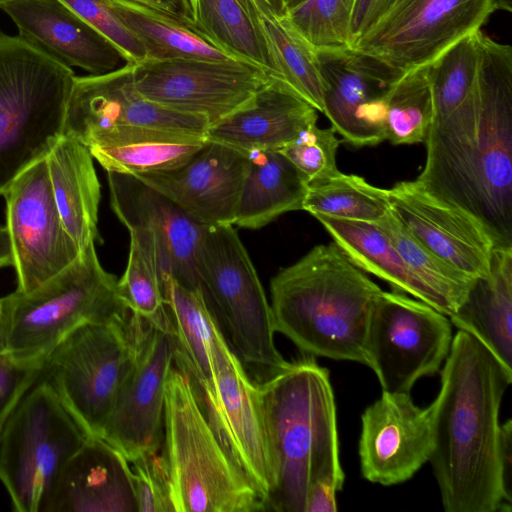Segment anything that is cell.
Masks as SVG:
<instances>
[{
    "instance_id": "1",
    "label": "cell",
    "mask_w": 512,
    "mask_h": 512,
    "mask_svg": "<svg viewBox=\"0 0 512 512\" xmlns=\"http://www.w3.org/2000/svg\"><path fill=\"white\" fill-rule=\"evenodd\" d=\"M415 179L431 195L476 217L495 247H512V48L481 34L474 92L425 139Z\"/></svg>"
},
{
    "instance_id": "2",
    "label": "cell",
    "mask_w": 512,
    "mask_h": 512,
    "mask_svg": "<svg viewBox=\"0 0 512 512\" xmlns=\"http://www.w3.org/2000/svg\"><path fill=\"white\" fill-rule=\"evenodd\" d=\"M429 458L446 512L511 511L500 463L499 411L512 382L493 353L458 330L440 370Z\"/></svg>"
},
{
    "instance_id": "3",
    "label": "cell",
    "mask_w": 512,
    "mask_h": 512,
    "mask_svg": "<svg viewBox=\"0 0 512 512\" xmlns=\"http://www.w3.org/2000/svg\"><path fill=\"white\" fill-rule=\"evenodd\" d=\"M381 291L334 242L317 245L271 279L275 331L305 355L367 365L366 332Z\"/></svg>"
},
{
    "instance_id": "4",
    "label": "cell",
    "mask_w": 512,
    "mask_h": 512,
    "mask_svg": "<svg viewBox=\"0 0 512 512\" xmlns=\"http://www.w3.org/2000/svg\"><path fill=\"white\" fill-rule=\"evenodd\" d=\"M258 384L274 470L268 511L305 512L313 483L345 478L329 372L303 354Z\"/></svg>"
},
{
    "instance_id": "5",
    "label": "cell",
    "mask_w": 512,
    "mask_h": 512,
    "mask_svg": "<svg viewBox=\"0 0 512 512\" xmlns=\"http://www.w3.org/2000/svg\"><path fill=\"white\" fill-rule=\"evenodd\" d=\"M161 454L174 512L267 511L217 437L191 378L175 365L166 381Z\"/></svg>"
},
{
    "instance_id": "6",
    "label": "cell",
    "mask_w": 512,
    "mask_h": 512,
    "mask_svg": "<svg viewBox=\"0 0 512 512\" xmlns=\"http://www.w3.org/2000/svg\"><path fill=\"white\" fill-rule=\"evenodd\" d=\"M75 77L71 67L0 30V195L63 135Z\"/></svg>"
},
{
    "instance_id": "7",
    "label": "cell",
    "mask_w": 512,
    "mask_h": 512,
    "mask_svg": "<svg viewBox=\"0 0 512 512\" xmlns=\"http://www.w3.org/2000/svg\"><path fill=\"white\" fill-rule=\"evenodd\" d=\"M118 280L99 262L89 245L64 270L28 291L0 298L6 352L17 361L43 362L71 330L106 321L129 310L118 295Z\"/></svg>"
},
{
    "instance_id": "8",
    "label": "cell",
    "mask_w": 512,
    "mask_h": 512,
    "mask_svg": "<svg viewBox=\"0 0 512 512\" xmlns=\"http://www.w3.org/2000/svg\"><path fill=\"white\" fill-rule=\"evenodd\" d=\"M195 272L198 290L244 366L262 372L263 379L285 367L271 305L233 225L206 227Z\"/></svg>"
},
{
    "instance_id": "9",
    "label": "cell",
    "mask_w": 512,
    "mask_h": 512,
    "mask_svg": "<svg viewBox=\"0 0 512 512\" xmlns=\"http://www.w3.org/2000/svg\"><path fill=\"white\" fill-rule=\"evenodd\" d=\"M143 318L85 322L45 357L42 377L89 436L101 437L137 354Z\"/></svg>"
},
{
    "instance_id": "10",
    "label": "cell",
    "mask_w": 512,
    "mask_h": 512,
    "mask_svg": "<svg viewBox=\"0 0 512 512\" xmlns=\"http://www.w3.org/2000/svg\"><path fill=\"white\" fill-rule=\"evenodd\" d=\"M88 437L40 375L0 433V480L13 509L44 512L61 469Z\"/></svg>"
},
{
    "instance_id": "11",
    "label": "cell",
    "mask_w": 512,
    "mask_h": 512,
    "mask_svg": "<svg viewBox=\"0 0 512 512\" xmlns=\"http://www.w3.org/2000/svg\"><path fill=\"white\" fill-rule=\"evenodd\" d=\"M452 339L448 316L405 293L382 290L366 332L367 366L383 392L410 393L417 380L440 372Z\"/></svg>"
},
{
    "instance_id": "12",
    "label": "cell",
    "mask_w": 512,
    "mask_h": 512,
    "mask_svg": "<svg viewBox=\"0 0 512 512\" xmlns=\"http://www.w3.org/2000/svg\"><path fill=\"white\" fill-rule=\"evenodd\" d=\"M139 93L165 108L213 125L247 106L271 78L238 59L144 60L133 64Z\"/></svg>"
},
{
    "instance_id": "13",
    "label": "cell",
    "mask_w": 512,
    "mask_h": 512,
    "mask_svg": "<svg viewBox=\"0 0 512 512\" xmlns=\"http://www.w3.org/2000/svg\"><path fill=\"white\" fill-rule=\"evenodd\" d=\"M495 11L496 0H400L353 48L405 72L480 30Z\"/></svg>"
},
{
    "instance_id": "14",
    "label": "cell",
    "mask_w": 512,
    "mask_h": 512,
    "mask_svg": "<svg viewBox=\"0 0 512 512\" xmlns=\"http://www.w3.org/2000/svg\"><path fill=\"white\" fill-rule=\"evenodd\" d=\"M198 397L220 442L264 497L268 511L274 470L261 392L224 334L216 346L213 387Z\"/></svg>"
},
{
    "instance_id": "15",
    "label": "cell",
    "mask_w": 512,
    "mask_h": 512,
    "mask_svg": "<svg viewBox=\"0 0 512 512\" xmlns=\"http://www.w3.org/2000/svg\"><path fill=\"white\" fill-rule=\"evenodd\" d=\"M17 291H31L68 267L80 250L59 215L46 158L22 172L3 194Z\"/></svg>"
},
{
    "instance_id": "16",
    "label": "cell",
    "mask_w": 512,
    "mask_h": 512,
    "mask_svg": "<svg viewBox=\"0 0 512 512\" xmlns=\"http://www.w3.org/2000/svg\"><path fill=\"white\" fill-rule=\"evenodd\" d=\"M209 122L177 112L143 97L136 88L133 64L114 71L75 77L67 105L63 135L88 148L127 128H152L206 137Z\"/></svg>"
},
{
    "instance_id": "17",
    "label": "cell",
    "mask_w": 512,
    "mask_h": 512,
    "mask_svg": "<svg viewBox=\"0 0 512 512\" xmlns=\"http://www.w3.org/2000/svg\"><path fill=\"white\" fill-rule=\"evenodd\" d=\"M175 351L173 333L143 318L133 367L117 395L102 435L129 462L161 450L165 388L174 366Z\"/></svg>"
},
{
    "instance_id": "18",
    "label": "cell",
    "mask_w": 512,
    "mask_h": 512,
    "mask_svg": "<svg viewBox=\"0 0 512 512\" xmlns=\"http://www.w3.org/2000/svg\"><path fill=\"white\" fill-rule=\"evenodd\" d=\"M315 52L331 127L355 147L385 141L387 93L403 72L355 48Z\"/></svg>"
},
{
    "instance_id": "19",
    "label": "cell",
    "mask_w": 512,
    "mask_h": 512,
    "mask_svg": "<svg viewBox=\"0 0 512 512\" xmlns=\"http://www.w3.org/2000/svg\"><path fill=\"white\" fill-rule=\"evenodd\" d=\"M359 458L362 476L385 486L409 480L433 449V408L414 404L410 393H388L361 416Z\"/></svg>"
},
{
    "instance_id": "20",
    "label": "cell",
    "mask_w": 512,
    "mask_h": 512,
    "mask_svg": "<svg viewBox=\"0 0 512 512\" xmlns=\"http://www.w3.org/2000/svg\"><path fill=\"white\" fill-rule=\"evenodd\" d=\"M387 190L391 213L422 245L473 279L489 273L495 244L476 217L431 195L416 180Z\"/></svg>"
},
{
    "instance_id": "21",
    "label": "cell",
    "mask_w": 512,
    "mask_h": 512,
    "mask_svg": "<svg viewBox=\"0 0 512 512\" xmlns=\"http://www.w3.org/2000/svg\"><path fill=\"white\" fill-rule=\"evenodd\" d=\"M111 208L129 231L148 232L157 250L161 281L171 276L198 290L197 248L207 226L136 176L107 172Z\"/></svg>"
},
{
    "instance_id": "22",
    "label": "cell",
    "mask_w": 512,
    "mask_h": 512,
    "mask_svg": "<svg viewBox=\"0 0 512 512\" xmlns=\"http://www.w3.org/2000/svg\"><path fill=\"white\" fill-rule=\"evenodd\" d=\"M247 169V154L207 140L182 164L136 174L205 226L234 225Z\"/></svg>"
},
{
    "instance_id": "23",
    "label": "cell",
    "mask_w": 512,
    "mask_h": 512,
    "mask_svg": "<svg viewBox=\"0 0 512 512\" xmlns=\"http://www.w3.org/2000/svg\"><path fill=\"white\" fill-rule=\"evenodd\" d=\"M19 36L59 62L99 75L128 64L122 52L61 0H0Z\"/></svg>"
},
{
    "instance_id": "24",
    "label": "cell",
    "mask_w": 512,
    "mask_h": 512,
    "mask_svg": "<svg viewBox=\"0 0 512 512\" xmlns=\"http://www.w3.org/2000/svg\"><path fill=\"white\" fill-rule=\"evenodd\" d=\"M128 463L105 439L89 436L61 469L44 512H138Z\"/></svg>"
},
{
    "instance_id": "25",
    "label": "cell",
    "mask_w": 512,
    "mask_h": 512,
    "mask_svg": "<svg viewBox=\"0 0 512 512\" xmlns=\"http://www.w3.org/2000/svg\"><path fill=\"white\" fill-rule=\"evenodd\" d=\"M317 119L314 107L270 78L247 106L209 126L206 139L245 153L279 150Z\"/></svg>"
},
{
    "instance_id": "26",
    "label": "cell",
    "mask_w": 512,
    "mask_h": 512,
    "mask_svg": "<svg viewBox=\"0 0 512 512\" xmlns=\"http://www.w3.org/2000/svg\"><path fill=\"white\" fill-rule=\"evenodd\" d=\"M53 197L61 220L80 252L98 234L100 183L87 146L62 135L46 156Z\"/></svg>"
},
{
    "instance_id": "27",
    "label": "cell",
    "mask_w": 512,
    "mask_h": 512,
    "mask_svg": "<svg viewBox=\"0 0 512 512\" xmlns=\"http://www.w3.org/2000/svg\"><path fill=\"white\" fill-rule=\"evenodd\" d=\"M448 318L512 371V247H494L489 273L473 281L464 301Z\"/></svg>"
},
{
    "instance_id": "28",
    "label": "cell",
    "mask_w": 512,
    "mask_h": 512,
    "mask_svg": "<svg viewBox=\"0 0 512 512\" xmlns=\"http://www.w3.org/2000/svg\"><path fill=\"white\" fill-rule=\"evenodd\" d=\"M182 6L186 26L207 43L279 79L253 0H182Z\"/></svg>"
},
{
    "instance_id": "29",
    "label": "cell",
    "mask_w": 512,
    "mask_h": 512,
    "mask_svg": "<svg viewBox=\"0 0 512 512\" xmlns=\"http://www.w3.org/2000/svg\"><path fill=\"white\" fill-rule=\"evenodd\" d=\"M162 288L176 342L174 365L191 378L198 394L210 391L216 346L223 332L199 290L171 276L162 278Z\"/></svg>"
},
{
    "instance_id": "30",
    "label": "cell",
    "mask_w": 512,
    "mask_h": 512,
    "mask_svg": "<svg viewBox=\"0 0 512 512\" xmlns=\"http://www.w3.org/2000/svg\"><path fill=\"white\" fill-rule=\"evenodd\" d=\"M246 154L234 225L259 229L286 212L302 210L308 182L294 165L277 150Z\"/></svg>"
},
{
    "instance_id": "31",
    "label": "cell",
    "mask_w": 512,
    "mask_h": 512,
    "mask_svg": "<svg viewBox=\"0 0 512 512\" xmlns=\"http://www.w3.org/2000/svg\"><path fill=\"white\" fill-rule=\"evenodd\" d=\"M333 242L359 269L387 282L441 312L434 294L412 273L386 233L376 224L314 216Z\"/></svg>"
},
{
    "instance_id": "32",
    "label": "cell",
    "mask_w": 512,
    "mask_h": 512,
    "mask_svg": "<svg viewBox=\"0 0 512 512\" xmlns=\"http://www.w3.org/2000/svg\"><path fill=\"white\" fill-rule=\"evenodd\" d=\"M206 137L152 128H127L89 148L107 171L136 175L174 168L197 152Z\"/></svg>"
},
{
    "instance_id": "33",
    "label": "cell",
    "mask_w": 512,
    "mask_h": 512,
    "mask_svg": "<svg viewBox=\"0 0 512 512\" xmlns=\"http://www.w3.org/2000/svg\"><path fill=\"white\" fill-rule=\"evenodd\" d=\"M126 28L143 44L146 60L231 58L178 19L135 0H104Z\"/></svg>"
},
{
    "instance_id": "34",
    "label": "cell",
    "mask_w": 512,
    "mask_h": 512,
    "mask_svg": "<svg viewBox=\"0 0 512 512\" xmlns=\"http://www.w3.org/2000/svg\"><path fill=\"white\" fill-rule=\"evenodd\" d=\"M253 1L278 69V81L323 113L324 84L316 52L292 32L267 3Z\"/></svg>"
},
{
    "instance_id": "35",
    "label": "cell",
    "mask_w": 512,
    "mask_h": 512,
    "mask_svg": "<svg viewBox=\"0 0 512 512\" xmlns=\"http://www.w3.org/2000/svg\"><path fill=\"white\" fill-rule=\"evenodd\" d=\"M129 233L127 266L117 283L119 298L131 313L161 330L172 332L155 242L146 231L132 230Z\"/></svg>"
},
{
    "instance_id": "36",
    "label": "cell",
    "mask_w": 512,
    "mask_h": 512,
    "mask_svg": "<svg viewBox=\"0 0 512 512\" xmlns=\"http://www.w3.org/2000/svg\"><path fill=\"white\" fill-rule=\"evenodd\" d=\"M376 224L389 237L412 273L437 298L441 313L446 316L455 313L475 279L455 269L422 245L391 211Z\"/></svg>"
},
{
    "instance_id": "37",
    "label": "cell",
    "mask_w": 512,
    "mask_h": 512,
    "mask_svg": "<svg viewBox=\"0 0 512 512\" xmlns=\"http://www.w3.org/2000/svg\"><path fill=\"white\" fill-rule=\"evenodd\" d=\"M302 210L312 216L376 223L390 212L388 190L363 177L340 172L308 183Z\"/></svg>"
},
{
    "instance_id": "38",
    "label": "cell",
    "mask_w": 512,
    "mask_h": 512,
    "mask_svg": "<svg viewBox=\"0 0 512 512\" xmlns=\"http://www.w3.org/2000/svg\"><path fill=\"white\" fill-rule=\"evenodd\" d=\"M481 34L473 32L442 52L427 66L434 121L441 120L460 106L477 84Z\"/></svg>"
},
{
    "instance_id": "39",
    "label": "cell",
    "mask_w": 512,
    "mask_h": 512,
    "mask_svg": "<svg viewBox=\"0 0 512 512\" xmlns=\"http://www.w3.org/2000/svg\"><path fill=\"white\" fill-rule=\"evenodd\" d=\"M434 118L427 66L410 69L386 97V140L394 145L424 142Z\"/></svg>"
},
{
    "instance_id": "40",
    "label": "cell",
    "mask_w": 512,
    "mask_h": 512,
    "mask_svg": "<svg viewBox=\"0 0 512 512\" xmlns=\"http://www.w3.org/2000/svg\"><path fill=\"white\" fill-rule=\"evenodd\" d=\"M355 0H305L287 9L281 21L314 51L353 48Z\"/></svg>"
},
{
    "instance_id": "41",
    "label": "cell",
    "mask_w": 512,
    "mask_h": 512,
    "mask_svg": "<svg viewBox=\"0 0 512 512\" xmlns=\"http://www.w3.org/2000/svg\"><path fill=\"white\" fill-rule=\"evenodd\" d=\"M340 141L335 130L319 128L317 123L302 130L281 149L284 155L308 183L324 180L340 173L336 154Z\"/></svg>"
},
{
    "instance_id": "42",
    "label": "cell",
    "mask_w": 512,
    "mask_h": 512,
    "mask_svg": "<svg viewBox=\"0 0 512 512\" xmlns=\"http://www.w3.org/2000/svg\"><path fill=\"white\" fill-rule=\"evenodd\" d=\"M82 19L110 40L128 63L137 64L147 58L143 44L119 20L104 0H61Z\"/></svg>"
},
{
    "instance_id": "43",
    "label": "cell",
    "mask_w": 512,
    "mask_h": 512,
    "mask_svg": "<svg viewBox=\"0 0 512 512\" xmlns=\"http://www.w3.org/2000/svg\"><path fill=\"white\" fill-rule=\"evenodd\" d=\"M131 463L138 512H174L161 450L143 455Z\"/></svg>"
},
{
    "instance_id": "44",
    "label": "cell",
    "mask_w": 512,
    "mask_h": 512,
    "mask_svg": "<svg viewBox=\"0 0 512 512\" xmlns=\"http://www.w3.org/2000/svg\"><path fill=\"white\" fill-rule=\"evenodd\" d=\"M43 362L15 360L7 352L0 354V433L21 397L38 380Z\"/></svg>"
},
{
    "instance_id": "45",
    "label": "cell",
    "mask_w": 512,
    "mask_h": 512,
    "mask_svg": "<svg viewBox=\"0 0 512 512\" xmlns=\"http://www.w3.org/2000/svg\"><path fill=\"white\" fill-rule=\"evenodd\" d=\"M385 0H355L351 36L352 46L380 19Z\"/></svg>"
},
{
    "instance_id": "46",
    "label": "cell",
    "mask_w": 512,
    "mask_h": 512,
    "mask_svg": "<svg viewBox=\"0 0 512 512\" xmlns=\"http://www.w3.org/2000/svg\"><path fill=\"white\" fill-rule=\"evenodd\" d=\"M500 463L504 491L507 500L511 503V469H512V422L508 419L500 427Z\"/></svg>"
},
{
    "instance_id": "47",
    "label": "cell",
    "mask_w": 512,
    "mask_h": 512,
    "mask_svg": "<svg viewBox=\"0 0 512 512\" xmlns=\"http://www.w3.org/2000/svg\"><path fill=\"white\" fill-rule=\"evenodd\" d=\"M160 10L185 24L182 0H135ZM186 25V24H185Z\"/></svg>"
},
{
    "instance_id": "48",
    "label": "cell",
    "mask_w": 512,
    "mask_h": 512,
    "mask_svg": "<svg viewBox=\"0 0 512 512\" xmlns=\"http://www.w3.org/2000/svg\"><path fill=\"white\" fill-rule=\"evenodd\" d=\"M13 266V251L7 227H0V268Z\"/></svg>"
},
{
    "instance_id": "49",
    "label": "cell",
    "mask_w": 512,
    "mask_h": 512,
    "mask_svg": "<svg viewBox=\"0 0 512 512\" xmlns=\"http://www.w3.org/2000/svg\"><path fill=\"white\" fill-rule=\"evenodd\" d=\"M277 17H282L285 13V7L282 0H263Z\"/></svg>"
},
{
    "instance_id": "50",
    "label": "cell",
    "mask_w": 512,
    "mask_h": 512,
    "mask_svg": "<svg viewBox=\"0 0 512 512\" xmlns=\"http://www.w3.org/2000/svg\"><path fill=\"white\" fill-rule=\"evenodd\" d=\"M6 353V336L3 320V313L0 301V354Z\"/></svg>"
},
{
    "instance_id": "51",
    "label": "cell",
    "mask_w": 512,
    "mask_h": 512,
    "mask_svg": "<svg viewBox=\"0 0 512 512\" xmlns=\"http://www.w3.org/2000/svg\"><path fill=\"white\" fill-rule=\"evenodd\" d=\"M497 10H506L511 12L512 4L511 0H496Z\"/></svg>"
},
{
    "instance_id": "52",
    "label": "cell",
    "mask_w": 512,
    "mask_h": 512,
    "mask_svg": "<svg viewBox=\"0 0 512 512\" xmlns=\"http://www.w3.org/2000/svg\"><path fill=\"white\" fill-rule=\"evenodd\" d=\"M400 0H385L384 2V6H383V11H382V15H381V18L395 5L399 2ZM380 18V19H381ZM379 19V20H380ZM378 20V21H379Z\"/></svg>"
},
{
    "instance_id": "53",
    "label": "cell",
    "mask_w": 512,
    "mask_h": 512,
    "mask_svg": "<svg viewBox=\"0 0 512 512\" xmlns=\"http://www.w3.org/2000/svg\"><path fill=\"white\" fill-rule=\"evenodd\" d=\"M303 1H305V0H282L284 7H285V11L287 9H290V8L296 6L297 4H299Z\"/></svg>"
}]
</instances>
